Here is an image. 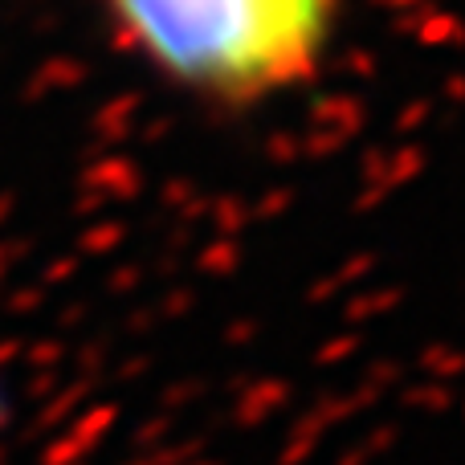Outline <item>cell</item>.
<instances>
[{
	"label": "cell",
	"mask_w": 465,
	"mask_h": 465,
	"mask_svg": "<svg viewBox=\"0 0 465 465\" xmlns=\"http://www.w3.org/2000/svg\"><path fill=\"white\" fill-rule=\"evenodd\" d=\"M152 70L213 103H262L319 70L335 0H106Z\"/></svg>",
	"instance_id": "obj_1"
}]
</instances>
